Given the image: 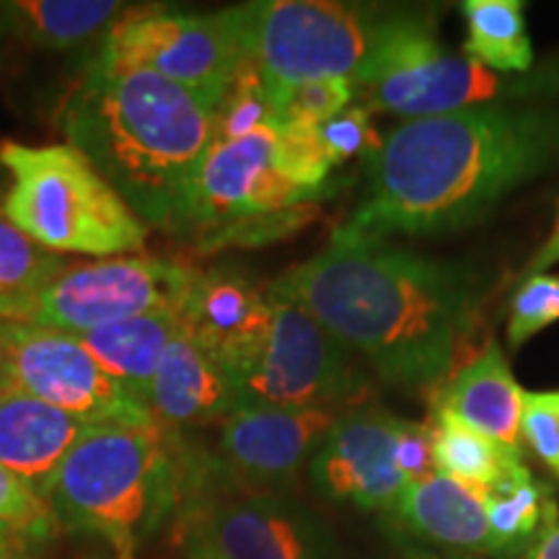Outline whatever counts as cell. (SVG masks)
<instances>
[{
  "label": "cell",
  "mask_w": 559,
  "mask_h": 559,
  "mask_svg": "<svg viewBox=\"0 0 559 559\" xmlns=\"http://www.w3.org/2000/svg\"><path fill=\"white\" fill-rule=\"evenodd\" d=\"M241 62L270 88L349 79L366 60L379 16L332 0H257L226 9Z\"/></svg>",
  "instance_id": "obj_8"
},
{
  "label": "cell",
  "mask_w": 559,
  "mask_h": 559,
  "mask_svg": "<svg viewBox=\"0 0 559 559\" xmlns=\"http://www.w3.org/2000/svg\"><path fill=\"white\" fill-rule=\"evenodd\" d=\"M177 528L181 557L185 559H228L218 547H215L213 539L207 536V531L194 519L179 521Z\"/></svg>",
  "instance_id": "obj_34"
},
{
  "label": "cell",
  "mask_w": 559,
  "mask_h": 559,
  "mask_svg": "<svg viewBox=\"0 0 559 559\" xmlns=\"http://www.w3.org/2000/svg\"><path fill=\"white\" fill-rule=\"evenodd\" d=\"M337 417V409L321 407H241L223 419L215 461L228 481L249 492H280L311 464Z\"/></svg>",
  "instance_id": "obj_13"
},
{
  "label": "cell",
  "mask_w": 559,
  "mask_h": 559,
  "mask_svg": "<svg viewBox=\"0 0 559 559\" xmlns=\"http://www.w3.org/2000/svg\"><path fill=\"white\" fill-rule=\"evenodd\" d=\"M523 559H559V521L536 536V542L526 549Z\"/></svg>",
  "instance_id": "obj_37"
},
{
  "label": "cell",
  "mask_w": 559,
  "mask_h": 559,
  "mask_svg": "<svg viewBox=\"0 0 559 559\" xmlns=\"http://www.w3.org/2000/svg\"><path fill=\"white\" fill-rule=\"evenodd\" d=\"M148 409L169 432L223 423L241 409L239 381L234 370L179 326L153 376Z\"/></svg>",
  "instance_id": "obj_17"
},
{
  "label": "cell",
  "mask_w": 559,
  "mask_h": 559,
  "mask_svg": "<svg viewBox=\"0 0 559 559\" xmlns=\"http://www.w3.org/2000/svg\"><path fill=\"white\" fill-rule=\"evenodd\" d=\"M402 559H469V557H449V555H428V551H407Z\"/></svg>",
  "instance_id": "obj_39"
},
{
  "label": "cell",
  "mask_w": 559,
  "mask_h": 559,
  "mask_svg": "<svg viewBox=\"0 0 559 559\" xmlns=\"http://www.w3.org/2000/svg\"><path fill=\"white\" fill-rule=\"evenodd\" d=\"M313 200L280 156L277 128H264L210 145L174 239L202 257L260 247L311 221Z\"/></svg>",
  "instance_id": "obj_6"
},
{
  "label": "cell",
  "mask_w": 559,
  "mask_h": 559,
  "mask_svg": "<svg viewBox=\"0 0 559 559\" xmlns=\"http://www.w3.org/2000/svg\"><path fill=\"white\" fill-rule=\"evenodd\" d=\"M68 262L13 226L0 207V319L21 321Z\"/></svg>",
  "instance_id": "obj_26"
},
{
  "label": "cell",
  "mask_w": 559,
  "mask_h": 559,
  "mask_svg": "<svg viewBox=\"0 0 559 559\" xmlns=\"http://www.w3.org/2000/svg\"><path fill=\"white\" fill-rule=\"evenodd\" d=\"M559 262V215H557V223H555V230L549 234V239L544 241V247L536 251L534 257H531V262L526 264V270H523V280L531 277V275H542V270H547L549 264Z\"/></svg>",
  "instance_id": "obj_35"
},
{
  "label": "cell",
  "mask_w": 559,
  "mask_h": 559,
  "mask_svg": "<svg viewBox=\"0 0 559 559\" xmlns=\"http://www.w3.org/2000/svg\"><path fill=\"white\" fill-rule=\"evenodd\" d=\"M400 417L376 407L345 412L313 453L309 474L326 500L389 510L409 485L396 466Z\"/></svg>",
  "instance_id": "obj_15"
},
{
  "label": "cell",
  "mask_w": 559,
  "mask_h": 559,
  "mask_svg": "<svg viewBox=\"0 0 559 559\" xmlns=\"http://www.w3.org/2000/svg\"><path fill=\"white\" fill-rule=\"evenodd\" d=\"M117 559H135V555H132V551H120V557Z\"/></svg>",
  "instance_id": "obj_41"
},
{
  "label": "cell",
  "mask_w": 559,
  "mask_h": 559,
  "mask_svg": "<svg viewBox=\"0 0 559 559\" xmlns=\"http://www.w3.org/2000/svg\"><path fill=\"white\" fill-rule=\"evenodd\" d=\"M11 330H13V321L0 319V394L16 389V383H13V362H11Z\"/></svg>",
  "instance_id": "obj_36"
},
{
  "label": "cell",
  "mask_w": 559,
  "mask_h": 559,
  "mask_svg": "<svg viewBox=\"0 0 559 559\" xmlns=\"http://www.w3.org/2000/svg\"><path fill=\"white\" fill-rule=\"evenodd\" d=\"M185 443L158 423L96 425L45 487L58 526L96 534L120 551L179 519Z\"/></svg>",
  "instance_id": "obj_4"
},
{
  "label": "cell",
  "mask_w": 559,
  "mask_h": 559,
  "mask_svg": "<svg viewBox=\"0 0 559 559\" xmlns=\"http://www.w3.org/2000/svg\"><path fill=\"white\" fill-rule=\"evenodd\" d=\"M194 272L192 264L160 257L68 264L32 300L19 324L81 334L143 313L179 309Z\"/></svg>",
  "instance_id": "obj_11"
},
{
  "label": "cell",
  "mask_w": 559,
  "mask_h": 559,
  "mask_svg": "<svg viewBox=\"0 0 559 559\" xmlns=\"http://www.w3.org/2000/svg\"><path fill=\"white\" fill-rule=\"evenodd\" d=\"M559 321V277L531 275L510 300L508 342L519 349L542 330Z\"/></svg>",
  "instance_id": "obj_30"
},
{
  "label": "cell",
  "mask_w": 559,
  "mask_h": 559,
  "mask_svg": "<svg viewBox=\"0 0 559 559\" xmlns=\"http://www.w3.org/2000/svg\"><path fill=\"white\" fill-rule=\"evenodd\" d=\"M464 19L466 58L502 73H526L534 66L523 3L519 0H466Z\"/></svg>",
  "instance_id": "obj_24"
},
{
  "label": "cell",
  "mask_w": 559,
  "mask_h": 559,
  "mask_svg": "<svg viewBox=\"0 0 559 559\" xmlns=\"http://www.w3.org/2000/svg\"><path fill=\"white\" fill-rule=\"evenodd\" d=\"M185 519L198 521L228 559H340L330 526L283 492H221Z\"/></svg>",
  "instance_id": "obj_14"
},
{
  "label": "cell",
  "mask_w": 559,
  "mask_h": 559,
  "mask_svg": "<svg viewBox=\"0 0 559 559\" xmlns=\"http://www.w3.org/2000/svg\"><path fill=\"white\" fill-rule=\"evenodd\" d=\"M487 489L436 472L409 481L389 513L404 534L443 555L489 557Z\"/></svg>",
  "instance_id": "obj_18"
},
{
  "label": "cell",
  "mask_w": 559,
  "mask_h": 559,
  "mask_svg": "<svg viewBox=\"0 0 559 559\" xmlns=\"http://www.w3.org/2000/svg\"><path fill=\"white\" fill-rule=\"evenodd\" d=\"M124 11L117 0H11L0 3V24L41 50H73L109 29Z\"/></svg>",
  "instance_id": "obj_22"
},
{
  "label": "cell",
  "mask_w": 559,
  "mask_h": 559,
  "mask_svg": "<svg viewBox=\"0 0 559 559\" xmlns=\"http://www.w3.org/2000/svg\"><path fill=\"white\" fill-rule=\"evenodd\" d=\"M319 148L324 151L332 166L345 164L349 158H370L381 151L383 138L370 122V111L366 107H347L340 115L330 117L313 128Z\"/></svg>",
  "instance_id": "obj_31"
},
{
  "label": "cell",
  "mask_w": 559,
  "mask_h": 559,
  "mask_svg": "<svg viewBox=\"0 0 559 559\" xmlns=\"http://www.w3.org/2000/svg\"><path fill=\"white\" fill-rule=\"evenodd\" d=\"M81 151L145 226L174 236L215 140V111L148 70L91 66L60 115Z\"/></svg>",
  "instance_id": "obj_3"
},
{
  "label": "cell",
  "mask_w": 559,
  "mask_h": 559,
  "mask_svg": "<svg viewBox=\"0 0 559 559\" xmlns=\"http://www.w3.org/2000/svg\"><path fill=\"white\" fill-rule=\"evenodd\" d=\"M396 466L407 481H417L436 474V461H432V440L428 423H409L400 417L396 425Z\"/></svg>",
  "instance_id": "obj_33"
},
{
  "label": "cell",
  "mask_w": 559,
  "mask_h": 559,
  "mask_svg": "<svg viewBox=\"0 0 559 559\" xmlns=\"http://www.w3.org/2000/svg\"><path fill=\"white\" fill-rule=\"evenodd\" d=\"M0 526L11 528L29 547L60 528L45 495L5 466H0Z\"/></svg>",
  "instance_id": "obj_29"
},
{
  "label": "cell",
  "mask_w": 559,
  "mask_h": 559,
  "mask_svg": "<svg viewBox=\"0 0 559 559\" xmlns=\"http://www.w3.org/2000/svg\"><path fill=\"white\" fill-rule=\"evenodd\" d=\"M94 66L148 70L192 91L215 111L241 66V55L226 9L190 13L143 5L117 16L104 34Z\"/></svg>",
  "instance_id": "obj_9"
},
{
  "label": "cell",
  "mask_w": 559,
  "mask_h": 559,
  "mask_svg": "<svg viewBox=\"0 0 559 559\" xmlns=\"http://www.w3.org/2000/svg\"><path fill=\"white\" fill-rule=\"evenodd\" d=\"M0 559H29V544L11 528L0 526Z\"/></svg>",
  "instance_id": "obj_38"
},
{
  "label": "cell",
  "mask_w": 559,
  "mask_h": 559,
  "mask_svg": "<svg viewBox=\"0 0 559 559\" xmlns=\"http://www.w3.org/2000/svg\"><path fill=\"white\" fill-rule=\"evenodd\" d=\"M489 557L526 555L536 536L559 521L551 489L531 477L526 466H513L498 485L487 489Z\"/></svg>",
  "instance_id": "obj_23"
},
{
  "label": "cell",
  "mask_w": 559,
  "mask_h": 559,
  "mask_svg": "<svg viewBox=\"0 0 559 559\" xmlns=\"http://www.w3.org/2000/svg\"><path fill=\"white\" fill-rule=\"evenodd\" d=\"M13 383L88 425L156 423L148 407L111 379L75 334L19 324L11 330Z\"/></svg>",
  "instance_id": "obj_12"
},
{
  "label": "cell",
  "mask_w": 559,
  "mask_h": 559,
  "mask_svg": "<svg viewBox=\"0 0 559 559\" xmlns=\"http://www.w3.org/2000/svg\"><path fill=\"white\" fill-rule=\"evenodd\" d=\"M270 290V288H267ZM272 298L267 340L239 373L241 407H321L360 400L368 389L355 353L309 311L288 298Z\"/></svg>",
  "instance_id": "obj_10"
},
{
  "label": "cell",
  "mask_w": 559,
  "mask_h": 559,
  "mask_svg": "<svg viewBox=\"0 0 559 559\" xmlns=\"http://www.w3.org/2000/svg\"><path fill=\"white\" fill-rule=\"evenodd\" d=\"M275 102H272L267 81L262 79L260 70L241 62L215 109L213 143L241 140L257 130L275 128Z\"/></svg>",
  "instance_id": "obj_27"
},
{
  "label": "cell",
  "mask_w": 559,
  "mask_h": 559,
  "mask_svg": "<svg viewBox=\"0 0 559 559\" xmlns=\"http://www.w3.org/2000/svg\"><path fill=\"white\" fill-rule=\"evenodd\" d=\"M181 326L234 370L236 381L267 340L270 290L257 288L243 272L218 264L194 272L179 306Z\"/></svg>",
  "instance_id": "obj_16"
},
{
  "label": "cell",
  "mask_w": 559,
  "mask_h": 559,
  "mask_svg": "<svg viewBox=\"0 0 559 559\" xmlns=\"http://www.w3.org/2000/svg\"><path fill=\"white\" fill-rule=\"evenodd\" d=\"M523 402L526 391L515 383L498 342L432 389V412L451 415L510 451H521Z\"/></svg>",
  "instance_id": "obj_19"
},
{
  "label": "cell",
  "mask_w": 559,
  "mask_h": 559,
  "mask_svg": "<svg viewBox=\"0 0 559 559\" xmlns=\"http://www.w3.org/2000/svg\"><path fill=\"white\" fill-rule=\"evenodd\" d=\"M270 293L309 311L402 389H436L449 379L485 298L472 267L419 257L349 223L285 270Z\"/></svg>",
  "instance_id": "obj_1"
},
{
  "label": "cell",
  "mask_w": 559,
  "mask_h": 559,
  "mask_svg": "<svg viewBox=\"0 0 559 559\" xmlns=\"http://www.w3.org/2000/svg\"><path fill=\"white\" fill-rule=\"evenodd\" d=\"M521 440L559 477V417L551 409L547 394H528L523 402Z\"/></svg>",
  "instance_id": "obj_32"
},
{
  "label": "cell",
  "mask_w": 559,
  "mask_h": 559,
  "mask_svg": "<svg viewBox=\"0 0 559 559\" xmlns=\"http://www.w3.org/2000/svg\"><path fill=\"white\" fill-rule=\"evenodd\" d=\"M0 194H5V181H3V177H0Z\"/></svg>",
  "instance_id": "obj_42"
},
{
  "label": "cell",
  "mask_w": 559,
  "mask_h": 559,
  "mask_svg": "<svg viewBox=\"0 0 559 559\" xmlns=\"http://www.w3.org/2000/svg\"><path fill=\"white\" fill-rule=\"evenodd\" d=\"M179 326V309H166L96 326V330L81 332L75 337L111 379L120 381L130 394H135L148 407L153 376H156L158 362Z\"/></svg>",
  "instance_id": "obj_21"
},
{
  "label": "cell",
  "mask_w": 559,
  "mask_h": 559,
  "mask_svg": "<svg viewBox=\"0 0 559 559\" xmlns=\"http://www.w3.org/2000/svg\"><path fill=\"white\" fill-rule=\"evenodd\" d=\"M11 187L3 213L55 254L122 257L143 249L148 226L73 145H0Z\"/></svg>",
  "instance_id": "obj_5"
},
{
  "label": "cell",
  "mask_w": 559,
  "mask_h": 559,
  "mask_svg": "<svg viewBox=\"0 0 559 559\" xmlns=\"http://www.w3.org/2000/svg\"><path fill=\"white\" fill-rule=\"evenodd\" d=\"M353 81L360 107L407 120L481 107L500 99L506 88L515 91L477 60L445 50L430 21L417 13L379 19Z\"/></svg>",
  "instance_id": "obj_7"
},
{
  "label": "cell",
  "mask_w": 559,
  "mask_h": 559,
  "mask_svg": "<svg viewBox=\"0 0 559 559\" xmlns=\"http://www.w3.org/2000/svg\"><path fill=\"white\" fill-rule=\"evenodd\" d=\"M559 160V109L481 104L404 120L366 160V192L349 226L449 234L474 223Z\"/></svg>",
  "instance_id": "obj_2"
},
{
  "label": "cell",
  "mask_w": 559,
  "mask_h": 559,
  "mask_svg": "<svg viewBox=\"0 0 559 559\" xmlns=\"http://www.w3.org/2000/svg\"><path fill=\"white\" fill-rule=\"evenodd\" d=\"M428 428L436 472L445 477L469 481L477 487H492L513 466L523 464L521 451H510L506 445L495 443L492 438L466 428L464 423L443 415V412H430Z\"/></svg>",
  "instance_id": "obj_25"
},
{
  "label": "cell",
  "mask_w": 559,
  "mask_h": 559,
  "mask_svg": "<svg viewBox=\"0 0 559 559\" xmlns=\"http://www.w3.org/2000/svg\"><path fill=\"white\" fill-rule=\"evenodd\" d=\"M270 94L275 102V124L317 128L349 107V102L355 99V81L353 75L349 79H317L270 88Z\"/></svg>",
  "instance_id": "obj_28"
},
{
  "label": "cell",
  "mask_w": 559,
  "mask_h": 559,
  "mask_svg": "<svg viewBox=\"0 0 559 559\" xmlns=\"http://www.w3.org/2000/svg\"><path fill=\"white\" fill-rule=\"evenodd\" d=\"M547 400H549V404H551V409H555L557 417H559V391H549Z\"/></svg>",
  "instance_id": "obj_40"
},
{
  "label": "cell",
  "mask_w": 559,
  "mask_h": 559,
  "mask_svg": "<svg viewBox=\"0 0 559 559\" xmlns=\"http://www.w3.org/2000/svg\"><path fill=\"white\" fill-rule=\"evenodd\" d=\"M96 425L68 415L21 389L0 394V466L45 492L47 481Z\"/></svg>",
  "instance_id": "obj_20"
}]
</instances>
